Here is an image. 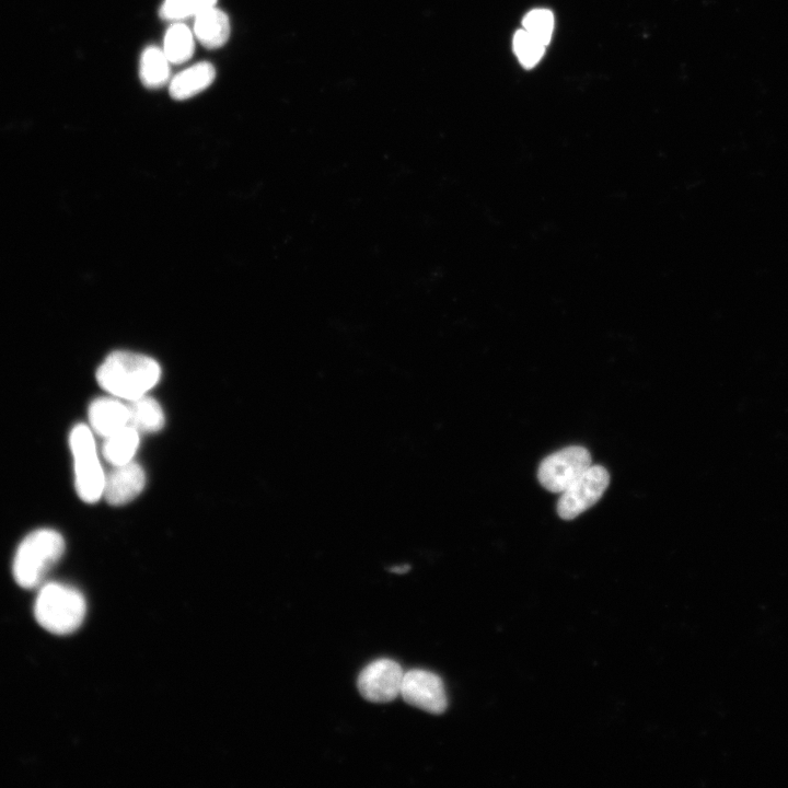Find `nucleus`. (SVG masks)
Masks as SVG:
<instances>
[{
	"label": "nucleus",
	"instance_id": "39448f33",
	"mask_svg": "<svg viewBox=\"0 0 788 788\" xmlns=\"http://www.w3.org/2000/svg\"><path fill=\"white\" fill-rule=\"evenodd\" d=\"M590 466L591 456L586 448L567 447L542 461L537 478L547 490L561 494Z\"/></svg>",
	"mask_w": 788,
	"mask_h": 788
},
{
	"label": "nucleus",
	"instance_id": "2eb2a0df",
	"mask_svg": "<svg viewBox=\"0 0 788 788\" xmlns=\"http://www.w3.org/2000/svg\"><path fill=\"white\" fill-rule=\"evenodd\" d=\"M170 61L163 49L148 46L141 55L139 76L144 86L157 89L163 86L170 78Z\"/></svg>",
	"mask_w": 788,
	"mask_h": 788
},
{
	"label": "nucleus",
	"instance_id": "aec40b11",
	"mask_svg": "<svg viewBox=\"0 0 788 788\" xmlns=\"http://www.w3.org/2000/svg\"><path fill=\"white\" fill-rule=\"evenodd\" d=\"M409 569H410V566H409V565H401V566L391 567L389 570H390L391 572L402 575V573L408 572Z\"/></svg>",
	"mask_w": 788,
	"mask_h": 788
},
{
	"label": "nucleus",
	"instance_id": "f8f14e48",
	"mask_svg": "<svg viewBox=\"0 0 788 788\" xmlns=\"http://www.w3.org/2000/svg\"><path fill=\"white\" fill-rule=\"evenodd\" d=\"M215 78L216 69L210 62H197L171 80L170 95L177 101L187 100L207 89Z\"/></svg>",
	"mask_w": 788,
	"mask_h": 788
},
{
	"label": "nucleus",
	"instance_id": "6e6552de",
	"mask_svg": "<svg viewBox=\"0 0 788 788\" xmlns=\"http://www.w3.org/2000/svg\"><path fill=\"white\" fill-rule=\"evenodd\" d=\"M401 695L407 704L432 715H441L448 707L442 680L426 670L414 669L404 673Z\"/></svg>",
	"mask_w": 788,
	"mask_h": 788
},
{
	"label": "nucleus",
	"instance_id": "dca6fc26",
	"mask_svg": "<svg viewBox=\"0 0 788 788\" xmlns=\"http://www.w3.org/2000/svg\"><path fill=\"white\" fill-rule=\"evenodd\" d=\"M195 49L193 32L182 22L173 23L164 35L163 51L171 63H183Z\"/></svg>",
	"mask_w": 788,
	"mask_h": 788
},
{
	"label": "nucleus",
	"instance_id": "6ab92c4d",
	"mask_svg": "<svg viewBox=\"0 0 788 788\" xmlns=\"http://www.w3.org/2000/svg\"><path fill=\"white\" fill-rule=\"evenodd\" d=\"M522 25L523 30L533 35L544 45H547L554 30V16L549 10L534 9L526 13Z\"/></svg>",
	"mask_w": 788,
	"mask_h": 788
},
{
	"label": "nucleus",
	"instance_id": "f257e3e1",
	"mask_svg": "<svg viewBox=\"0 0 788 788\" xmlns=\"http://www.w3.org/2000/svg\"><path fill=\"white\" fill-rule=\"evenodd\" d=\"M160 376L161 368L154 359L129 351L112 352L96 372L102 389L128 401L146 395Z\"/></svg>",
	"mask_w": 788,
	"mask_h": 788
},
{
	"label": "nucleus",
	"instance_id": "4468645a",
	"mask_svg": "<svg viewBox=\"0 0 788 788\" xmlns=\"http://www.w3.org/2000/svg\"><path fill=\"white\" fill-rule=\"evenodd\" d=\"M129 425L139 432H157L164 426V414L160 404L146 395L129 401Z\"/></svg>",
	"mask_w": 788,
	"mask_h": 788
},
{
	"label": "nucleus",
	"instance_id": "f3484780",
	"mask_svg": "<svg viewBox=\"0 0 788 788\" xmlns=\"http://www.w3.org/2000/svg\"><path fill=\"white\" fill-rule=\"evenodd\" d=\"M217 0H164L160 8L162 19L181 22L196 16L201 11L213 7Z\"/></svg>",
	"mask_w": 788,
	"mask_h": 788
},
{
	"label": "nucleus",
	"instance_id": "9d476101",
	"mask_svg": "<svg viewBox=\"0 0 788 788\" xmlns=\"http://www.w3.org/2000/svg\"><path fill=\"white\" fill-rule=\"evenodd\" d=\"M89 420L92 429L106 438L129 425L128 406L115 398H97L89 407Z\"/></svg>",
	"mask_w": 788,
	"mask_h": 788
},
{
	"label": "nucleus",
	"instance_id": "20e7f679",
	"mask_svg": "<svg viewBox=\"0 0 788 788\" xmlns=\"http://www.w3.org/2000/svg\"><path fill=\"white\" fill-rule=\"evenodd\" d=\"M69 441L77 493L83 501L95 502L103 496L106 475L97 457L93 433L88 426L79 424L72 428Z\"/></svg>",
	"mask_w": 788,
	"mask_h": 788
},
{
	"label": "nucleus",
	"instance_id": "0eeeda50",
	"mask_svg": "<svg viewBox=\"0 0 788 788\" xmlns=\"http://www.w3.org/2000/svg\"><path fill=\"white\" fill-rule=\"evenodd\" d=\"M404 672L391 659H378L362 669L357 679L360 695L371 703L384 704L401 694Z\"/></svg>",
	"mask_w": 788,
	"mask_h": 788
},
{
	"label": "nucleus",
	"instance_id": "a211bd4d",
	"mask_svg": "<svg viewBox=\"0 0 788 788\" xmlns=\"http://www.w3.org/2000/svg\"><path fill=\"white\" fill-rule=\"evenodd\" d=\"M545 46L525 30L518 31L513 36L514 54L525 68H532L541 60Z\"/></svg>",
	"mask_w": 788,
	"mask_h": 788
},
{
	"label": "nucleus",
	"instance_id": "f03ea898",
	"mask_svg": "<svg viewBox=\"0 0 788 788\" xmlns=\"http://www.w3.org/2000/svg\"><path fill=\"white\" fill-rule=\"evenodd\" d=\"M63 552L65 541L57 531L39 529L30 533L21 542L13 559L14 580L24 589L38 588Z\"/></svg>",
	"mask_w": 788,
	"mask_h": 788
},
{
	"label": "nucleus",
	"instance_id": "1a4fd4ad",
	"mask_svg": "<svg viewBox=\"0 0 788 788\" xmlns=\"http://www.w3.org/2000/svg\"><path fill=\"white\" fill-rule=\"evenodd\" d=\"M146 474L143 468L135 463L128 462L117 465L105 476L104 497L113 506L125 505L135 499L143 489Z\"/></svg>",
	"mask_w": 788,
	"mask_h": 788
},
{
	"label": "nucleus",
	"instance_id": "ddd939ff",
	"mask_svg": "<svg viewBox=\"0 0 788 788\" xmlns=\"http://www.w3.org/2000/svg\"><path fill=\"white\" fill-rule=\"evenodd\" d=\"M139 431L127 425L120 430L105 438L103 455L114 466L132 461L139 447Z\"/></svg>",
	"mask_w": 788,
	"mask_h": 788
},
{
	"label": "nucleus",
	"instance_id": "9b49d317",
	"mask_svg": "<svg viewBox=\"0 0 788 788\" xmlns=\"http://www.w3.org/2000/svg\"><path fill=\"white\" fill-rule=\"evenodd\" d=\"M230 28L229 16L215 5L195 16L194 36L208 49L223 46L229 39Z\"/></svg>",
	"mask_w": 788,
	"mask_h": 788
},
{
	"label": "nucleus",
	"instance_id": "7ed1b4c3",
	"mask_svg": "<svg viewBox=\"0 0 788 788\" xmlns=\"http://www.w3.org/2000/svg\"><path fill=\"white\" fill-rule=\"evenodd\" d=\"M37 623L55 635H69L84 621L86 602L76 589L58 582L43 584L35 601Z\"/></svg>",
	"mask_w": 788,
	"mask_h": 788
},
{
	"label": "nucleus",
	"instance_id": "423d86ee",
	"mask_svg": "<svg viewBox=\"0 0 788 788\" xmlns=\"http://www.w3.org/2000/svg\"><path fill=\"white\" fill-rule=\"evenodd\" d=\"M607 471L600 465H591L560 495L557 512L561 519L571 520L592 507L609 486Z\"/></svg>",
	"mask_w": 788,
	"mask_h": 788
}]
</instances>
